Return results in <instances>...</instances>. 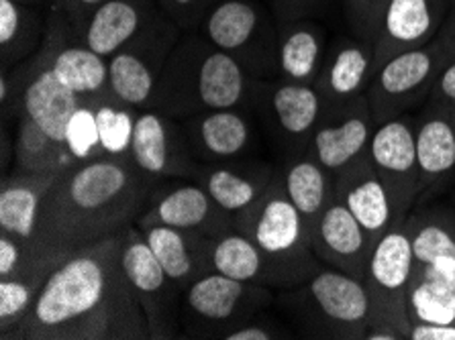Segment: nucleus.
Returning <instances> with one entry per match:
<instances>
[{"instance_id": "f03ea898", "label": "nucleus", "mask_w": 455, "mask_h": 340, "mask_svg": "<svg viewBox=\"0 0 455 340\" xmlns=\"http://www.w3.org/2000/svg\"><path fill=\"white\" fill-rule=\"evenodd\" d=\"M156 184L129 157L102 155L61 170L27 255H68L125 233L146 212Z\"/></svg>"}, {"instance_id": "473e14b6", "label": "nucleus", "mask_w": 455, "mask_h": 340, "mask_svg": "<svg viewBox=\"0 0 455 340\" xmlns=\"http://www.w3.org/2000/svg\"><path fill=\"white\" fill-rule=\"evenodd\" d=\"M45 27L36 6L0 0V55L3 67L25 64L44 45Z\"/></svg>"}, {"instance_id": "412c9836", "label": "nucleus", "mask_w": 455, "mask_h": 340, "mask_svg": "<svg viewBox=\"0 0 455 340\" xmlns=\"http://www.w3.org/2000/svg\"><path fill=\"white\" fill-rule=\"evenodd\" d=\"M374 74V45L357 37L337 41L315 82L327 104V113L365 99Z\"/></svg>"}, {"instance_id": "9b49d317", "label": "nucleus", "mask_w": 455, "mask_h": 340, "mask_svg": "<svg viewBox=\"0 0 455 340\" xmlns=\"http://www.w3.org/2000/svg\"><path fill=\"white\" fill-rule=\"evenodd\" d=\"M121 259L137 302L146 314L149 338L170 340L180 336L182 291L165 275L160 261L148 245L146 234L137 225H131L123 233Z\"/></svg>"}, {"instance_id": "6ab92c4d", "label": "nucleus", "mask_w": 455, "mask_h": 340, "mask_svg": "<svg viewBox=\"0 0 455 340\" xmlns=\"http://www.w3.org/2000/svg\"><path fill=\"white\" fill-rule=\"evenodd\" d=\"M450 11L447 0H390L374 41V67L398 53L431 43Z\"/></svg>"}, {"instance_id": "7ed1b4c3", "label": "nucleus", "mask_w": 455, "mask_h": 340, "mask_svg": "<svg viewBox=\"0 0 455 340\" xmlns=\"http://www.w3.org/2000/svg\"><path fill=\"white\" fill-rule=\"evenodd\" d=\"M258 86L259 80L235 58L217 50L201 33H188L170 53L151 108L176 121L206 110H253Z\"/></svg>"}, {"instance_id": "1a4fd4ad", "label": "nucleus", "mask_w": 455, "mask_h": 340, "mask_svg": "<svg viewBox=\"0 0 455 340\" xmlns=\"http://www.w3.org/2000/svg\"><path fill=\"white\" fill-rule=\"evenodd\" d=\"M272 302V288L220 273H203L182 291V335L223 338L229 330L258 316Z\"/></svg>"}, {"instance_id": "79ce46f5", "label": "nucleus", "mask_w": 455, "mask_h": 340, "mask_svg": "<svg viewBox=\"0 0 455 340\" xmlns=\"http://www.w3.org/2000/svg\"><path fill=\"white\" fill-rule=\"evenodd\" d=\"M282 335H284V332L275 328V326H267L251 318V320H247L245 324H241L237 328L227 332L223 338L225 340H274V338H280Z\"/></svg>"}, {"instance_id": "a211bd4d", "label": "nucleus", "mask_w": 455, "mask_h": 340, "mask_svg": "<svg viewBox=\"0 0 455 340\" xmlns=\"http://www.w3.org/2000/svg\"><path fill=\"white\" fill-rule=\"evenodd\" d=\"M374 129L376 123L368 99H360L346 108L329 110L313 133L308 151L335 179L368 154Z\"/></svg>"}, {"instance_id": "2eb2a0df", "label": "nucleus", "mask_w": 455, "mask_h": 340, "mask_svg": "<svg viewBox=\"0 0 455 340\" xmlns=\"http://www.w3.org/2000/svg\"><path fill=\"white\" fill-rule=\"evenodd\" d=\"M140 228L165 225L198 233L204 237H219L235 228V217L223 210L201 184L172 186L154 192L146 212L135 222Z\"/></svg>"}, {"instance_id": "c9c22d12", "label": "nucleus", "mask_w": 455, "mask_h": 340, "mask_svg": "<svg viewBox=\"0 0 455 340\" xmlns=\"http://www.w3.org/2000/svg\"><path fill=\"white\" fill-rule=\"evenodd\" d=\"M92 104H94L96 124H99L100 145H102V151H105V155L129 157L137 110L119 100L110 99V96H105V99H94Z\"/></svg>"}, {"instance_id": "0eeeda50", "label": "nucleus", "mask_w": 455, "mask_h": 340, "mask_svg": "<svg viewBox=\"0 0 455 340\" xmlns=\"http://www.w3.org/2000/svg\"><path fill=\"white\" fill-rule=\"evenodd\" d=\"M198 33L235 58L253 78H278V20L259 0H220Z\"/></svg>"}, {"instance_id": "a18cd8bd", "label": "nucleus", "mask_w": 455, "mask_h": 340, "mask_svg": "<svg viewBox=\"0 0 455 340\" xmlns=\"http://www.w3.org/2000/svg\"><path fill=\"white\" fill-rule=\"evenodd\" d=\"M100 3H105V0H76L74 4V17L70 20V27H72V35L76 39H80V33L84 31V27L88 23V19L94 12L96 6Z\"/></svg>"}, {"instance_id": "3c124183", "label": "nucleus", "mask_w": 455, "mask_h": 340, "mask_svg": "<svg viewBox=\"0 0 455 340\" xmlns=\"http://www.w3.org/2000/svg\"><path fill=\"white\" fill-rule=\"evenodd\" d=\"M453 214H455V212H453Z\"/></svg>"}, {"instance_id": "f8f14e48", "label": "nucleus", "mask_w": 455, "mask_h": 340, "mask_svg": "<svg viewBox=\"0 0 455 340\" xmlns=\"http://www.w3.org/2000/svg\"><path fill=\"white\" fill-rule=\"evenodd\" d=\"M253 110L288 154L308 149L310 138L327 115V104L315 84L291 80H259Z\"/></svg>"}, {"instance_id": "58836bf2", "label": "nucleus", "mask_w": 455, "mask_h": 340, "mask_svg": "<svg viewBox=\"0 0 455 340\" xmlns=\"http://www.w3.org/2000/svg\"><path fill=\"white\" fill-rule=\"evenodd\" d=\"M220 0H157L165 17L180 27L182 33L201 29L204 19Z\"/></svg>"}, {"instance_id": "4be33fe9", "label": "nucleus", "mask_w": 455, "mask_h": 340, "mask_svg": "<svg viewBox=\"0 0 455 340\" xmlns=\"http://www.w3.org/2000/svg\"><path fill=\"white\" fill-rule=\"evenodd\" d=\"M335 196L349 208L371 245L396 222L395 208L384 182L371 165L368 154L335 178Z\"/></svg>"}, {"instance_id": "37998d69", "label": "nucleus", "mask_w": 455, "mask_h": 340, "mask_svg": "<svg viewBox=\"0 0 455 340\" xmlns=\"http://www.w3.org/2000/svg\"><path fill=\"white\" fill-rule=\"evenodd\" d=\"M427 102H445L455 107V59H451L443 69L433 86V92Z\"/></svg>"}, {"instance_id": "39448f33", "label": "nucleus", "mask_w": 455, "mask_h": 340, "mask_svg": "<svg viewBox=\"0 0 455 340\" xmlns=\"http://www.w3.org/2000/svg\"><path fill=\"white\" fill-rule=\"evenodd\" d=\"M284 302L308 338L363 340L370 330V300L363 281L333 267L319 269L292 288Z\"/></svg>"}, {"instance_id": "20e7f679", "label": "nucleus", "mask_w": 455, "mask_h": 340, "mask_svg": "<svg viewBox=\"0 0 455 340\" xmlns=\"http://www.w3.org/2000/svg\"><path fill=\"white\" fill-rule=\"evenodd\" d=\"M235 228L270 261L278 289L300 286L323 269V261L313 251L307 222L282 187L278 168L266 192L247 210L235 214Z\"/></svg>"}, {"instance_id": "de8ad7c7", "label": "nucleus", "mask_w": 455, "mask_h": 340, "mask_svg": "<svg viewBox=\"0 0 455 340\" xmlns=\"http://www.w3.org/2000/svg\"><path fill=\"white\" fill-rule=\"evenodd\" d=\"M52 3H53V9H58V11L64 12L66 19H68V23H70L72 17H74L76 0H52Z\"/></svg>"}, {"instance_id": "c85d7f7f", "label": "nucleus", "mask_w": 455, "mask_h": 340, "mask_svg": "<svg viewBox=\"0 0 455 340\" xmlns=\"http://www.w3.org/2000/svg\"><path fill=\"white\" fill-rule=\"evenodd\" d=\"M278 173L286 196L300 212L310 233L315 220L335 198L333 176L310 155L308 149L288 154L278 168Z\"/></svg>"}, {"instance_id": "8fccbe9b", "label": "nucleus", "mask_w": 455, "mask_h": 340, "mask_svg": "<svg viewBox=\"0 0 455 340\" xmlns=\"http://www.w3.org/2000/svg\"><path fill=\"white\" fill-rule=\"evenodd\" d=\"M447 3H450L451 9H455V0H447Z\"/></svg>"}, {"instance_id": "dca6fc26", "label": "nucleus", "mask_w": 455, "mask_h": 340, "mask_svg": "<svg viewBox=\"0 0 455 340\" xmlns=\"http://www.w3.org/2000/svg\"><path fill=\"white\" fill-rule=\"evenodd\" d=\"M20 74L23 78H19L20 84L17 86L20 92L19 113H25L31 121H36L55 141L66 143L68 121L82 107L84 99L58 80L50 67L44 45L31 59L20 64Z\"/></svg>"}, {"instance_id": "49530a36", "label": "nucleus", "mask_w": 455, "mask_h": 340, "mask_svg": "<svg viewBox=\"0 0 455 340\" xmlns=\"http://www.w3.org/2000/svg\"><path fill=\"white\" fill-rule=\"evenodd\" d=\"M441 33H443L455 47V9H451L450 15H447L443 27H441Z\"/></svg>"}, {"instance_id": "4c0bfd02", "label": "nucleus", "mask_w": 455, "mask_h": 340, "mask_svg": "<svg viewBox=\"0 0 455 340\" xmlns=\"http://www.w3.org/2000/svg\"><path fill=\"white\" fill-rule=\"evenodd\" d=\"M390 0H341L343 17L354 37L374 45Z\"/></svg>"}, {"instance_id": "c03bdc74", "label": "nucleus", "mask_w": 455, "mask_h": 340, "mask_svg": "<svg viewBox=\"0 0 455 340\" xmlns=\"http://www.w3.org/2000/svg\"><path fill=\"white\" fill-rule=\"evenodd\" d=\"M409 340H455V324H412Z\"/></svg>"}, {"instance_id": "4468645a", "label": "nucleus", "mask_w": 455, "mask_h": 340, "mask_svg": "<svg viewBox=\"0 0 455 340\" xmlns=\"http://www.w3.org/2000/svg\"><path fill=\"white\" fill-rule=\"evenodd\" d=\"M129 159L154 179L195 178L201 168L182 123L154 108L137 110Z\"/></svg>"}, {"instance_id": "f3484780", "label": "nucleus", "mask_w": 455, "mask_h": 340, "mask_svg": "<svg viewBox=\"0 0 455 340\" xmlns=\"http://www.w3.org/2000/svg\"><path fill=\"white\" fill-rule=\"evenodd\" d=\"M250 108H220L180 121L198 162L217 163L251 155L259 147V130Z\"/></svg>"}, {"instance_id": "bb28decb", "label": "nucleus", "mask_w": 455, "mask_h": 340, "mask_svg": "<svg viewBox=\"0 0 455 340\" xmlns=\"http://www.w3.org/2000/svg\"><path fill=\"white\" fill-rule=\"evenodd\" d=\"M60 171H12L0 190V231L29 247L36 239L39 210Z\"/></svg>"}, {"instance_id": "ea45409f", "label": "nucleus", "mask_w": 455, "mask_h": 340, "mask_svg": "<svg viewBox=\"0 0 455 340\" xmlns=\"http://www.w3.org/2000/svg\"><path fill=\"white\" fill-rule=\"evenodd\" d=\"M333 0H267L278 23L299 19H319L329 12Z\"/></svg>"}, {"instance_id": "f704fd0d", "label": "nucleus", "mask_w": 455, "mask_h": 340, "mask_svg": "<svg viewBox=\"0 0 455 340\" xmlns=\"http://www.w3.org/2000/svg\"><path fill=\"white\" fill-rule=\"evenodd\" d=\"M412 324H455V286L439 277L412 273L409 288Z\"/></svg>"}, {"instance_id": "2f4dec72", "label": "nucleus", "mask_w": 455, "mask_h": 340, "mask_svg": "<svg viewBox=\"0 0 455 340\" xmlns=\"http://www.w3.org/2000/svg\"><path fill=\"white\" fill-rule=\"evenodd\" d=\"M66 255H27L25 265L15 275L0 280V336L23 320L41 288Z\"/></svg>"}, {"instance_id": "09e8293b", "label": "nucleus", "mask_w": 455, "mask_h": 340, "mask_svg": "<svg viewBox=\"0 0 455 340\" xmlns=\"http://www.w3.org/2000/svg\"><path fill=\"white\" fill-rule=\"evenodd\" d=\"M17 3L27 4V6H37V4L44 3V0H17Z\"/></svg>"}, {"instance_id": "e433bc0d", "label": "nucleus", "mask_w": 455, "mask_h": 340, "mask_svg": "<svg viewBox=\"0 0 455 340\" xmlns=\"http://www.w3.org/2000/svg\"><path fill=\"white\" fill-rule=\"evenodd\" d=\"M66 147L70 151L76 163L91 162V159L102 157L99 124H96L94 104L92 100H84L82 107L72 115L66 127Z\"/></svg>"}, {"instance_id": "6e6552de", "label": "nucleus", "mask_w": 455, "mask_h": 340, "mask_svg": "<svg viewBox=\"0 0 455 340\" xmlns=\"http://www.w3.org/2000/svg\"><path fill=\"white\" fill-rule=\"evenodd\" d=\"M451 59H455V47L439 31L431 43L398 53L378 67L365 94L374 123L380 124L423 107L441 69Z\"/></svg>"}, {"instance_id": "7c9ffc66", "label": "nucleus", "mask_w": 455, "mask_h": 340, "mask_svg": "<svg viewBox=\"0 0 455 340\" xmlns=\"http://www.w3.org/2000/svg\"><path fill=\"white\" fill-rule=\"evenodd\" d=\"M206 273H220L239 281L258 283V286L274 289L278 288V277L270 261L266 259L261 249L237 228L206 242Z\"/></svg>"}, {"instance_id": "f257e3e1", "label": "nucleus", "mask_w": 455, "mask_h": 340, "mask_svg": "<svg viewBox=\"0 0 455 340\" xmlns=\"http://www.w3.org/2000/svg\"><path fill=\"white\" fill-rule=\"evenodd\" d=\"M123 233L68 253L4 340H148L121 259Z\"/></svg>"}, {"instance_id": "5701e85b", "label": "nucleus", "mask_w": 455, "mask_h": 340, "mask_svg": "<svg viewBox=\"0 0 455 340\" xmlns=\"http://www.w3.org/2000/svg\"><path fill=\"white\" fill-rule=\"evenodd\" d=\"M415 119L420 190L450 182L455 176V107L445 102H425Z\"/></svg>"}, {"instance_id": "ddd939ff", "label": "nucleus", "mask_w": 455, "mask_h": 340, "mask_svg": "<svg viewBox=\"0 0 455 340\" xmlns=\"http://www.w3.org/2000/svg\"><path fill=\"white\" fill-rule=\"evenodd\" d=\"M368 157L388 190L396 222L409 218L411 208L423 194L417 159L415 119L401 115L376 124Z\"/></svg>"}, {"instance_id": "a19ab883", "label": "nucleus", "mask_w": 455, "mask_h": 340, "mask_svg": "<svg viewBox=\"0 0 455 340\" xmlns=\"http://www.w3.org/2000/svg\"><path fill=\"white\" fill-rule=\"evenodd\" d=\"M27 247L9 233L0 231V280L15 275L25 265Z\"/></svg>"}, {"instance_id": "aec40b11", "label": "nucleus", "mask_w": 455, "mask_h": 340, "mask_svg": "<svg viewBox=\"0 0 455 340\" xmlns=\"http://www.w3.org/2000/svg\"><path fill=\"white\" fill-rule=\"evenodd\" d=\"M313 251L325 265L363 281L371 255V241L349 208L333 198L310 228Z\"/></svg>"}, {"instance_id": "423d86ee", "label": "nucleus", "mask_w": 455, "mask_h": 340, "mask_svg": "<svg viewBox=\"0 0 455 340\" xmlns=\"http://www.w3.org/2000/svg\"><path fill=\"white\" fill-rule=\"evenodd\" d=\"M412 269L411 233L404 220L382 234L365 267L363 286L370 300V330L365 340H409Z\"/></svg>"}, {"instance_id": "72a5a7b5", "label": "nucleus", "mask_w": 455, "mask_h": 340, "mask_svg": "<svg viewBox=\"0 0 455 340\" xmlns=\"http://www.w3.org/2000/svg\"><path fill=\"white\" fill-rule=\"evenodd\" d=\"M76 163L66 143L55 141L36 121L19 113V133L15 141V170L17 171H61Z\"/></svg>"}, {"instance_id": "b1692460", "label": "nucleus", "mask_w": 455, "mask_h": 340, "mask_svg": "<svg viewBox=\"0 0 455 340\" xmlns=\"http://www.w3.org/2000/svg\"><path fill=\"white\" fill-rule=\"evenodd\" d=\"M275 168L251 157H239L231 162L201 163L195 179L212 200L229 214L243 212L250 208L274 179Z\"/></svg>"}, {"instance_id": "cd10ccee", "label": "nucleus", "mask_w": 455, "mask_h": 340, "mask_svg": "<svg viewBox=\"0 0 455 340\" xmlns=\"http://www.w3.org/2000/svg\"><path fill=\"white\" fill-rule=\"evenodd\" d=\"M327 58V31L316 19L278 23V78L315 84Z\"/></svg>"}, {"instance_id": "a878e982", "label": "nucleus", "mask_w": 455, "mask_h": 340, "mask_svg": "<svg viewBox=\"0 0 455 340\" xmlns=\"http://www.w3.org/2000/svg\"><path fill=\"white\" fill-rule=\"evenodd\" d=\"M411 233L412 273L439 277L455 286V214L441 208L406 218Z\"/></svg>"}, {"instance_id": "9d476101", "label": "nucleus", "mask_w": 455, "mask_h": 340, "mask_svg": "<svg viewBox=\"0 0 455 340\" xmlns=\"http://www.w3.org/2000/svg\"><path fill=\"white\" fill-rule=\"evenodd\" d=\"M182 29L160 11L123 50L108 58V96L135 110L151 108Z\"/></svg>"}, {"instance_id": "393cba45", "label": "nucleus", "mask_w": 455, "mask_h": 340, "mask_svg": "<svg viewBox=\"0 0 455 340\" xmlns=\"http://www.w3.org/2000/svg\"><path fill=\"white\" fill-rule=\"evenodd\" d=\"M157 15V0H105L94 9L78 41L108 59L131 43Z\"/></svg>"}, {"instance_id": "c756f323", "label": "nucleus", "mask_w": 455, "mask_h": 340, "mask_svg": "<svg viewBox=\"0 0 455 340\" xmlns=\"http://www.w3.org/2000/svg\"><path fill=\"white\" fill-rule=\"evenodd\" d=\"M141 231L165 275L180 291L206 273V242L211 237L165 225L146 226Z\"/></svg>"}]
</instances>
